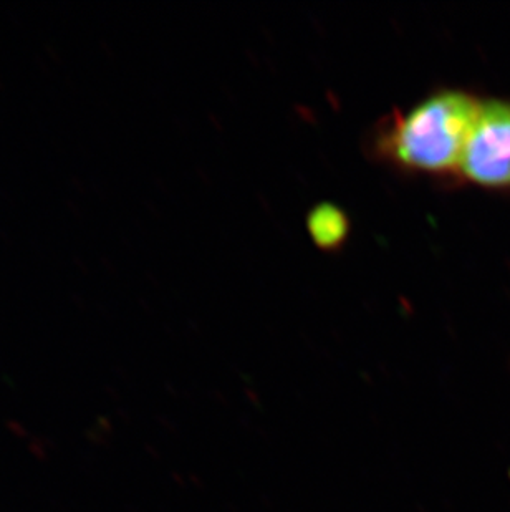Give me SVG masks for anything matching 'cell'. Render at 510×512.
I'll list each match as a JSON object with an SVG mask.
<instances>
[{
  "label": "cell",
  "instance_id": "1",
  "mask_svg": "<svg viewBox=\"0 0 510 512\" xmlns=\"http://www.w3.org/2000/svg\"><path fill=\"white\" fill-rule=\"evenodd\" d=\"M482 100L456 88L433 92L380 121L371 148L403 173L458 174Z\"/></svg>",
  "mask_w": 510,
  "mask_h": 512
},
{
  "label": "cell",
  "instance_id": "2",
  "mask_svg": "<svg viewBox=\"0 0 510 512\" xmlns=\"http://www.w3.org/2000/svg\"><path fill=\"white\" fill-rule=\"evenodd\" d=\"M458 174L481 188L510 189V100L481 103Z\"/></svg>",
  "mask_w": 510,
  "mask_h": 512
},
{
  "label": "cell",
  "instance_id": "3",
  "mask_svg": "<svg viewBox=\"0 0 510 512\" xmlns=\"http://www.w3.org/2000/svg\"><path fill=\"white\" fill-rule=\"evenodd\" d=\"M307 229L315 244L323 251H335L347 241L350 219L332 203H322L308 213Z\"/></svg>",
  "mask_w": 510,
  "mask_h": 512
}]
</instances>
